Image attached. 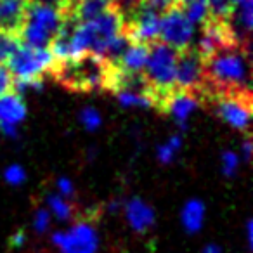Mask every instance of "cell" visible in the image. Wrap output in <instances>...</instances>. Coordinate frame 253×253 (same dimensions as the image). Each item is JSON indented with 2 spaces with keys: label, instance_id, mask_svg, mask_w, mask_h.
<instances>
[{
  "label": "cell",
  "instance_id": "obj_1",
  "mask_svg": "<svg viewBox=\"0 0 253 253\" xmlns=\"http://www.w3.org/2000/svg\"><path fill=\"white\" fill-rule=\"evenodd\" d=\"M205 63V87L201 92L203 102L227 94L250 92V49L243 45H229L217 50Z\"/></svg>",
  "mask_w": 253,
  "mask_h": 253
},
{
  "label": "cell",
  "instance_id": "obj_2",
  "mask_svg": "<svg viewBox=\"0 0 253 253\" xmlns=\"http://www.w3.org/2000/svg\"><path fill=\"white\" fill-rule=\"evenodd\" d=\"M109 71L111 66L101 57L84 54L68 61H54L49 73L68 90L94 92L108 90Z\"/></svg>",
  "mask_w": 253,
  "mask_h": 253
},
{
  "label": "cell",
  "instance_id": "obj_3",
  "mask_svg": "<svg viewBox=\"0 0 253 253\" xmlns=\"http://www.w3.org/2000/svg\"><path fill=\"white\" fill-rule=\"evenodd\" d=\"M177 52L175 49L165 45L162 42L149 43V56L142 75L146 77L148 84L151 85L156 99H158V109L165 99L175 90V66H177Z\"/></svg>",
  "mask_w": 253,
  "mask_h": 253
},
{
  "label": "cell",
  "instance_id": "obj_4",
  "mask_svg": "<svg viewBox=\"0 0 253 253\" xmlns=\"http://www.w3.org/2000/svg\"><path fill=\"white\" fill-rule=\"evenodd\" d=\"M63 26V14L59 9L30 2L25 21L19 30V39L25 45L37 49H49Z\"/></svg>",
  "mask_w": 253,
  "mask_h": 253
},
{
  "label": "cell",
  "instance_id": "obj_5",
  "mask_svg": "<svg viewBox=\"0 0 253 253\" xmlns=\"http://www.w3.org/2000/svg\"><path fill=\"white\" fill-rule=\"evenodd\" d=\"M54 57L49 49H37L25 43H21L7 61V68L12 78H19V80L43 78V75L50 71Z\"/></svg>",
  "mask_w": 253,
  "mask_h": 253
},
{
  "label": "cell",
  "instance_id": "obj_6",
  "mask_svg": "<svg viewBox=\"0 0 253 253\" xmlns=\"http://www.w3.org/2000/svg\"><path fill=\"white\" fill-rule=\"evenodd\" d=\"M205 87V63L196 47L180 50L175 66V90L193 92L201 97ZM203 101V99H201Z\"/></svg>",
  "mask_w": 253,
  "mask_h": 253
},
{
  "label": "cell",
  "instance_id": "obj_7",
  "mask_svg": "<svg viewBox=\"0 0 253 253\" xmlns=\"http://www.w3.org/2000/svg\"><path fill=\"white\" fill-rule=\"evenodd\" d=\"M160 42L177 52L193 47L194 26L187 21L182 7H175L160 18Z\"/></svg>",
  "mask_w": 253,
  "mask_h": 253
},
{
  "label": "cell",
  "instance_id": "obj_8",
  "mask_svg": "<svg viewBox=\"0 0 253 253\" xmlns=\"http://www.w3.org/2000/svg\"><path fill=\"white\" fill-rule=\"evenodd\" d=\"M217 115L225 123L236 128V130L248 132L250 123H252V92H243V94H227L213 97Z\"/></svg>",
  "mask_w": 253,
  "mask_h": 253
},
{
  "label": "cell",
  "instance_id": "obj_9",
  "mask_svg": "<svg viewBox=\"0 0 253 253\" xmlns=\"http://www.w3.org/2000/svg\"><path fill=\"white\" fill-rule=\"evenodd\" d=\"M52 241L61 253H95L99 236L88 220H78L66 232H56Z\"/></svg>",
  "mask_w": 253,
  "mask_h": 253
},
{
  "label": "cell",
  "instance_id": "obj_10",
  "mask_svg": "<svg viewBox=\"0 0 253 253\" xmlns=\"http://www.w3.org/2000/svg\"><path fill=\"white\" fill-rule=\"evenodd\" d=\"M26 116V104L23 97L16 92L0 97V130L9 137H18L16 126L25 120Z\"/></svg>",
  "mask_w": 253,
  "mask_h": 253
},
{
  "label": "cell",
  "instance_id": "obj_11",
  "mask_svg": "<svg viewBox=\"0 0 253 253\" xmlns=\"http://www.w3.org/2000/svg\"><path fill=\"white\" fill-rule=\"evenodd\" d=\"M201 104H203V101H201V97L198 94L173 90L165 99V102L162 106V111L172 115L173 120L180 125V128H186V122L189 118V115Z\"/></svg>",
  "mask_w": 253,
  "mask_h": 253
},
{
  "label": "cell",
  "instance_id": "obj_12",
  "mask_svg": "<svg viewBox=\"0 0 253 253\" xmlns=\"http://www.w3.org/2000/svg\"><path fill=\"white\" fill-rule=\"evenodd\" d=\"M30 0H0V32L19 33Z\"/></svg>",
  "mask_w": 253,
  "mask_h": 253
},
{
  "label": "cell",
  "instance_id": "obj_13",
  "mask_svg": "<svg viewBox=\"0 0 253 253\" xmlns=\"http://www.w3.org/2000/svg\"><path fill=\"white\" fill-rule=\"evenodd\" d=\"M125 217L126 222L135 232H144L155 224V211L146 201L139 198H132L125 203Z\"/></svg>",
  "mask_w": 253,
  "mask_h": 253
},
{
  "label": "cell",
  "instance_id": "obj_14",
  "mask_svg": "<svg viewBox=\"0 0 253 253\" xmlns=\"http://www.w3.org/2000/svg\"><path fill=\"white\" fill-rule=\"evenodd\" d=\"M149 56V45L146 43H134L126 47L123 56L120 57L116 68L123 71H130V73H142L146 66V61Z\"/></svg>",
  "mask_w": 253,
  "mask_h": 253
},
{
  "label": "cell",
  "instance_id": "obj_15",
  "mask_svg": "<svg viewBox=\"0 0 253 253\" xmlns=\"http://www.w3.org/2000/svg\"><path fill=\"white\" fill-rule=\"evenodd\" d=\"M182 225L187 232H198L203 225L205 220V205L200 200H189L182 208V215H180Z\"/></svg>",
  "mask_w": 253,
  "mask_h": 253
},
{
  "label": "cell",
  "instance_id": "obj_16",
  "mask_svg": "<svg viewBox=\"0 0 253 253\" xmlns=\"http://www.w3.org/2000/svg\"><path fill=\"white\" fill-rule=\"evenodd\" d=\"M113 5V0H82V4L75 9V18L78 23H90L106 12Z\"/></svg>",
  "mask_w": 253,
  "mask_h": 253
},
{
  "label": "cell",
  "instance_id": "obj_17",
  "mask_svg": "<svg viewBox=\"0 0 253 253\" xmlns=\"http://www.w3.org/2000/svg\"><path fill=\"white\" fill-rule=\"evenodd\" d=\"M182 11H184V14H186L187 21L193 26L205 25V23L210 19V9H208L207 0H194L191 4L184 5Z\"/></svg>",
  "mask_w": 253,
  "mask_h": 253
},
{
  "label": "cell",
  "instance_id": "obj_18",
  "mask_svg": "<svg viewBox=\"0 0 253 253\" xmlns=\"http://www.w3.org/2000/svg\"><path fill=\"white\" fill-rule=\"evenodd\" d=\"M47 203H49L50 211H52L59 220H70V218H73L75 213H77L73 203H71L70 200H64L59 194H49Z\"/></svg>",
  "mask_w": 253,
  "mask_h": 253
},
{
  "label": "cell",
  "instance_id": "obj_19",
  "mask_svg": "<svg viewBox=\"0 0 253 253\" xmlns=\"http://www.w3.org/2000/svg\"><path fill=\"white\" fill-rule=\"evenodd\" d=\"M21 43L23 42H21V39H19V33L0 32V64L7 63Z\"/></svg>",
  "mask_w": 253,
  "mask_h": 253
},
{
  "label": "cell",
  "instance_id": "obj_20",
  "mask_svg": "<svg viewBox=\"0 0 253 253\" xmlns=\"http://www.w3.org/2000/svg\"><path fill=\"white\" fill-rule=\"evenodd\" d=\"M210 9V18L218 21H229L234 11V0H207Z\"/></svg>",
  "mask_w": 253,
  "mask_h": 253
},
{
  "label": "cell",
  "instance_id": "obj_21",
  "mask_svg": "<svg viewBox=\"0 0 253 253\" xmlns=\"http://www.w3.org/2000/svg\"><path fill=\"white\" fill-rule=\"evenodd\" d=\"M118 101L123 106H139V108H156L155 101L148 95L137 94V92H126V90H120L115 92Z\"/></svg>",
  "mask_w": 253,
  "mask_h": 253
},
{
  "label": "cell",
  "instance_id": "obj_22",
  "mask_svg": "<svg viewBox=\"0 0 253 253\" xmlns=\"http://www.w3.org/2000/svg\"><path fill=\"white\" fill-rule=\"evenodd\" d=\"M139 7L144 9V11H149L156 16H163L169 11L175 7H180L177 0H141Z\"/></svg>",
  "mask_w": 253,
  "mask_h": 253
},
{
  "label": "cell",
  "instance_id": "obj_23",
  "mask_svg": "<svg viewBox=\"0 0 253 253\" xmlns=\"http://www.w3.org/2000/svg\"><path fill=\"white\" fill-rule=\"evenodd\" d=\"M180 144H182V139H180L179 135H172L165 144H162L158 148V160L160 162L162 163L172 162L173 156H175V153H177V149L180 148Z\"/></svg>",
  "mask_w": 253,
  "mask_h": 253
},
{
  "label": "cell",
  "instance_id": "obj_24",
  "mask_svg": "<svg viewBox=\"0 0 253 253\" xmlns=\"http://www.w3.org/2000/svg\"><path fill=\"white\" fill-rule=\"evenodd\" d=\"M80 122L87 130H95V128H99L102 123L101 113L94 108H84L80 113Z\"/></svg>",
  "mask_w": 253,
  "mask_h": 253
},
{
  "label": "cell",
  "instance_id": "obj_25",
  "mask_svg": "<svg viewBox=\"0 0 253 253\" xmlns=\"http://www.w3.org/2000/svg\"><path fill=\"white\" fill-rule=\"evenodd\" d=\"M4 179H5V182L12 184V186H19V184L25 182L26 172H25V169H23L21 165H11L4 172Z\"/></svg>",
  "mask_w": 253,
  "mask_h": 253
},
{
  "label": "cell",
  "instance_id": "obj_26",
  "mask_svg": "<svg viewBox=\"0 0 253 253\" xmlns=\"http://www.w3.org/2000/svg\"><path fill=\"white\" fill-rule=\"evenodd\" d=\"M238 165H239V160L236 153H232V151L222 153V172H224V175L231 177L232 173L236 172Z\"/></svg>",
  "mask_w": 253,
  "mask_h": 253
},
{
  "label": "cell",
  "instance_id": "obj_27",
  "mask_svg": "<svg viewBox=\"0 0 253 253\" xmlns=\"http://www.w3.org/2000/svg\"><path fill=\"white\" fill-rule=\"evenodd\" d=\"M12 75L5 64H0V97L12 92Z\"/></svg>",
  "mask_w": 253,
  "mask_h": 253
},
{
  "label": "cell",
  "instance_id": "obj_28",
  "mask_svg": "<svg viewBox=\"0 0 253 253\" xmlns=\"http://www.w3.org/2000/svg\"><path fill=\"white\" fill-rule=\"evenodd\" d=\"M49 224H50V211L45 210V208H39V210H37V215H35V222H33L37 232L47 231Z\"/></svg>",
  "mask_w": 253,
  "mask_h": 253
},
{
  "label": "cell",
  "instance_id": "obj_29",
  "mask_svg": "<svg viewBox=\"0 0 253 253\" xmlns=\"http://www.w3.org/2000/svg\"><path fill=\"white\" fill-rule=\"evenodd\" d=\"M57 191H59V196H63L64 200H71V198H75V186L73 182H71L70 179H66V177H61V179H57Z\"/></svg>",
  "mask_w": 253,
  "mask_h": 253
},
{
  "label": "cell",
  "instance_id": "obj_30",
  "mask_svg": "<svg viewBox=\"0 0 253 253\" xmlns=\"http://www.w3.org/2000/svg\"><path fill=\"white\" fill-rule=\"evenodd\" d=\"M30 2H35V4H42V5H50V7L59 9L63 5L64 0H30Z\"/></svg>",
  "mask_w": 253,
  "mask_h": 253
},
{
  "label": "cell",
  "instance_id": "obj_31",
  "mask_svg": "<svg viewBox=\"0 0 253 253\" xmlns=\"http://www.w3.org/2000/svg\"><path fill=\"white\" fill-rule=\"evenodd\" d=\"M25 239H26L25 232H23V231H18V232H16V234L11 238V243H12V246H21L23 243H25Z\"/></svg>",
  "mask_w": 253,
  "mask_h": 253
},
{
  "label": "cell",
  "instance_id": "obj_32",
  "mask_svg": "<svg viewBox=\"0 0 253 253\" xmlns=\"http://www.w3.org/2000/svg\"><path fill=\"white\" fill-rule=\"evenodd\" d=\"M252 148H253L252 141H250V139H246L245 144H243V155H245V160H246V162H248V160L252 158Z\"/></svg>",
  "mask_w": 253,
  "mask_h": 253
},
{
  "label": "cell",
  "instance_id": "obj_33",
  "mask_svg": "<svg viewBox=\"0 0 253 253\" xmlns=\"http://www.w3.org/2000/svg\"><path fill=\"white\" fill-rule=\"evenodd\" d=\"M246 234H248V243L250 246L253 245V224L252 220H248V225H246Z\"/></svg>",
  "mask_w": 253,
  "mask_h": 253
},
{
  "label": "cell",
  "instance_id": "obj_34",
  "mask_svg": "<svg viewBox=\"0 0 253 253\" xmlns=\"http://www.w3.org/2000/svg\"><path fill=\"white\" fill-rule=\"evenodd\" d=\"M203 253H220V250H218V246L210 245V246H207V248H205Z\"/></svg>",
  "mask_w": 253,
  "mask_h": 253
},
{
  "label": "cell",
  "instance_id": "obj_35",
  "mask_svg": "<svg viewBox=\"0 0 253 253\" xmlns=\"http://www.w3.org/2000/svg\"><path fill=\"white\" fill-rule=\"evenodd\" d=\"M177 2H179V5H180V7H184V5L191 4V2H194V0H177Z\"/></svg>",
  "mask_w": 253,
  "mask_h": 253
}]
</instances>
